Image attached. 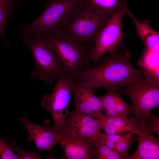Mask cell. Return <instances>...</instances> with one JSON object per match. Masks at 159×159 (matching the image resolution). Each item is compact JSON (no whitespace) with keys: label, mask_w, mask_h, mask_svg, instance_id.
<instances>
[{"label":"cell","mask_w":159,"mask_h":159,"mask_svg":"<svg viewBox=\"0 0 159 159\" xmlns=\"http://www.w3.org/2000/svg\"><path fill=\"white\" fill-rule=\"evenodd\" d=\"M117 52L103 57L98 65L80 72L76 79L85 82L95 92L102 87L126 85L146 76L143 69H138L132 64L128 53Z\"/></svg>","instance_id":"6da1fadb"},{"label":"cell","mask_w":159,"mask_h":159,"mask_svg":"<svg viewBox=\"0 0 159 159\" xmlns=\"http://www.w3.org/2000/svg\"><path fill=\"white\" fill-rule=\"evenodd\" d=\"M41 14L32 22L22 25L18 36L23 40L42 34L58 32L66 25L83 5V0H47Z\"/></svg>","instance_id":"7a4b0ae2"},{"label":"cell","mask_w":159,"mask_h":159,"mask_svg":"<svg viewBox=\"0 0 159 159\" xmlns=\"http://www.w3.org/2000/svg\"><path fill=\"white\" fill-rule=\"evenodd\" d=\"M23 44L29 49L35 64L30 77L39 79L52 85L65 72L47 35L42 34L28 37Z\"/></svg>","instance_id":"3957f363"},{"label":"cell","mask_w":159,"mask_h":159,"mask_svg":"<svg viewBox=\"0 0 159 159\" xmlns=\"http://www.w3.org/2000/svg\"><path fill=\"white\" fill-rule=\"evenodd\" d=\"M117 89L130 99V119L140 125L148 118L159 105V82L147 76L131 83L120 85Z\"/></svg>","instance_id":"277c9868"},{"label":"cell","mask_w":159,"mask_h":159,"mask_svg":"<svg viewBox=\"0 0 159 159\" xmlns=\"http://www.w3.org/2000/svg\"><path fill=\"white\" fill-rule=\"evenodd\" d=\"M62 65L65 73L76 79L82 71L91 67L90 58L92 47L58 32L47 34Z\"/></svg>","instance_id":"5b68a950"},{"label":"cell","mask_w":159,"mask_h":159,"mask_svg":"<svg viewBox=\"0 0 159 159\" xmlns=\"http://www.w3.org/2000/svg\"><path fill=\"white\" fill-rule=\"evenodd\" d=\"M112 15L83 5L58 32L76 41L89 45L94 42L97 35Z\"/></svg>","instance_id":"8992f818"},{"label":"cell","mask_w":159,"mask_h":159,"mask_svg":"<svg viewBox=\"0 0 159 159\" xmlns=\"http://www.w3.org/2000/svg\"><path fill=\"white\" fill-rule=\"evenodd\" d=\"M75 79L68 74H62L52 92L44 95L42 99L41 105L51 114L53 127L58 132L63 128L69 113V105Z\"/></svg>","instance_id":"52a82bcc"},{"label":"cell","mask_w":159,"mask_h":159,"mask_svg":"<svg viewBox=\"0 0 159 159\" xmlns=\"http://www.w3.org/2000/svg\"><path fill=\"white\" fill-rule=\"evenodd\" d=\"M127 6L116 10L97 35L90 51L91 62L96 63L106 53L116 52L121 46L124 38L122 20Z\"/></svg>","instance_id":"ba28073f"},{"label":"cell","mask_w":159,"mask_h":159,"mask_svg":"<svg viewBox=\"0 0 159 159\" xmlns=\"http://www.w3.org/2000/svg\"><path fill=\"white\" fill-rule=\"evenodd\" d=\"M95 141L82 138L70 129L63 127L58 131V143L68 159H95L94 149Z\"/></svg>","instance_id":"9c48e42d"},{"label":"cell","mask_w":159,"mask_h":159,"mask_svg":"<svg viewBox=\"0 0 159 159\" xmlns=\"http://www.w3.org/2000/svg\"><path fill=\"white\" fill-rule=\"evenodd\" d=\"M18 119L27 130L28 140L33 141L38 152L49 151L58 143V132L51 125L49 119L44 120L41 125L34 123L25 115Z\"/></svg>","instance_id":"30bf717a"},{"label":"cell","mask_w":159,"mask_h":159,"mask_svg":"<svg viewBox=\"0 0 159 159\" xmlns=\"http://www.w3.org/2000/svg\"><path fill=\"white\" fill-rule=\"evenodd\" d=\"M95 91L85 82L75 79L72 88L74 96L76 110L94 117L96 119L103 117L101 100L95 96Z\"/></svg>","instance_id":"8fae6325"},{"label":"cell","mask_w":159,"mask_h":159,"mask_svg":"<svg viewBox=\"0 0 159 159\" xmlns=\"http://www.w3.org/2000/svg\"><path fill=\"white\" fill-rule=\"evenodd\" d=\"M63 127L72 130L81 137L92 141H99L102 129L97 119L76 109L69 112Z\"/></svg>","instance_id":"7c38bea8"},{"label":"cell","mask_w":159,"mask_h":159,"mask_svg":"<svg viewBox=\"0 0 159 159\" xmlns=\"http://www.w3.org/2000/svg\"><path fill=\"white\" fill-rule=\"evenodd\" d=\"M104 88L106 94L99 96L102 102L103 117L106 118H127L131 111V106L121 97L115 86L110 85Z\"/></svg>","instance_id":"4fadbf2b"},{"label":"cell","mask_w":159,"mask_h":159,"mask_svg":"<svg viewBox=\"0 0 159 159\" xmlns=\"http://www.w3.org/2000/svg\"><path fill=\"white\" fill-rule=\"evenodd\" d=\"M140 133L137 135L138 144L133 153L127 159H158L159 141L143 124L140 125Z\"/></svg>","instance_id":"5bb4252c"},{"label":"cell","mask_w":159,"mask_h":159,"mask_svg":"<svg viewBox=\"0 0 159 159\" xmlns=\"http://www.w3.org/2000/svg\"><path fill=\"white\" fill-rule=\"evenodd\" d=\"M127 14L132 20L136 29V34L141 39L146 49L156 51H159V33L154 30L148 20L141 22L134 16L127 6Z\"/></svg>","instance_id":"9a60e30c"},{"label":"cell","mask_w":159,"mask_h":159,"mask_svg":"<svg viewBox=\"0 0 159 159\" xmlns=\"http://www.w3.org/2000/svg\"><path fill=\"white\" fill-rule=\"evenodd\" d=\"M101 127L107 134H118L131 132L138 135L140 132V125L127 118L97 119Z\"/></svg>","instance_id":"2e32d148"},{"label":"cell","mask_w":159,"mask_h":159,"mask_svg":"<svg viewBox=\"0 0 159 159\" xmlns=\"http://www.w3.org/2000/svg\"><path fill=\"white\" fill-rule=\"evenodd\" d=\"M126 0H83V5L103 13L112 15L127 6Z\"/></svg>","instance_id":"e0dca14e"},{"label":"cell","mask_w":159,"mask_h":159,"mask_svg":"<svg viewBox=\"0 0 159 159\" xmlns=\"http://www.w3.org/2000/svg\"><path fill=\"white\" fill-rule=\"evenodd\" d=\"M18 2L19 0H0V37L6 47L10 44L5 36L7 21L14 13Z\"/></svg>","instance_id":"ac0fdd59"},{"label":"cell","mask_w":159,"mask_h":159,"mask_svg":"<svg viewBox=\"0 0 159 159\" xmlns=\"http://www.w3.org/2000/svg\"><path fill=\"white\" fill-rule=\"evenodd\" d=\"M93 146L95 159H124L117 152L107 147L99 141H95Z\"/></svg>","instance_id":"d6986e66"},{"label":"cell","mask_w":159,"mask_h":159,"mask_svg":"<svg viewBox=\"0 0 159 159\" xmlns=\"http://www.w3.org/2000/svg\"><path fill=\"white\" fill-rule=\"evenodd\" d=\"M7 137L0 136V159H18L11 150Z\"/></svg>","instance_id":"ffe728a7"},{"label":"cell","mask_w":159,"mask_h":159,"mask_svg":"<svg viewBox=\"0 0 159 159\" xmlns=\"http://www.w3.org/2000/svg\"><path fill=\"white\" fill-rule=\"evenodd\" d=\"M11 148L13 151L17 153L18 159H41L40 153L34 151L30 152L23 150L18 146L17 142L12 140L10 144Z\"/></svg>","instance_id":"44dd1931"},{"label":"cell","mask_w":159,"mask_h":159,"mask_svg":"<svg viewBox=\"0 0 159 159\" xmlns=\"http://www.w3.org/2000/svg\"><path fill=\"white\" fill-rule=\"evenodd\" d=\"M137 140V136L135 137L133 135L128 139L116 143V151L122 156L124 159H127L130 148Z\"/></svg>","instance_id":"7402d4cb"},{"label":"cell","mask_w":159,"mask_h":159,"mask_svg":"<svg viewBox=\"0 0 159 159\" xmlns=\"http://www.w3.org/2000/svg\"><path fill=\"white\" fill-rule=\"evenodd\" d=\"M143 124L152 132H154L159 136V118L155 115H151L144 122Z\"/></svg>","instance_id":"603a6c76"},{"label":"cell","mask_w":159,"mask_h":159,"mask_svg":"<svg viewBox=\"0 0 159 159\" xmlns=\"http://www.w3.org/2000/svg\"><path fill=\"white\" fill-rule=\"evenodd\" d=\"M103 134L107 138L116 143L123 141L131 138L133 134L131 132H129L127 134L125 133L118 134H107L104 133Z\"/></svg>","instance_id":"cb8c5ba5"},{"label":"cell","mask_w":159,"mask_h":159,"mask_svg":"<svg viewBox=\"0 0 159 159\" xmlns=\"http://www.w3.org/2000/svg\"><path fill=\"white\" fill-rule=\"evenodd\" d=\"M99 141L113 150L116 151L115 150L116 143L107 138L104 136L103 133L101 132L100 133Z\"/></svg>","instance_id":"d4e9b609"}]
</instances>
